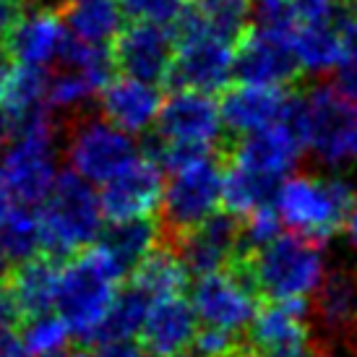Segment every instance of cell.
<instances>
[{
  "mask_svg": "<svg viewBox=\"0 0 357 357\" xmlns=\"http://www.w3.org/2000/svg\"><path fill=\"white\" fill-rule=\"evenodd\" d=\"M126 271L109 256L102 243L81 250L60 266L58 316L68 324L73 337L97 342L109 310L120 295Z\"/></svg>",
  "mask_w": 357,
  "mask_h": 357,
  "instance_id": "cell-1",
  "label": "cell"
},
{
  "mask_svg": "<svg viewBox=\"0 0 357 357\" xmlns=\"http://www.w3.org/2000/svg\"><path fill=\"white\" fill-rule=\"evenodd\" d=\"M225 130L222 107L211 100V94L178 89L162 105L157 141L149 146V157L162 169L172 172L201 154H211Z\"/></svg>",
  "mask_w": 357,
  "mask_h": 357,
  "instance_id": "cell-2",
  "label": "cell"
},
{
  "mask_svg": "<svg viewBox=\"0 0 357 357\" xmlns=\"http://www.w3.org/2000/svg\"><path fill=\"white\" fill-rule=\"evenodd\" d=\"M355 190L339 175H289L282 180L274 199L282 225H287L295 235L307 240L334 238L339 229H347Z\"/></svg>",
  "mask_w": 357,
  "mask_h": 357,
  "instance_id": "cell-3",
  "label": "cell"
},
{
  "mask_svg": "<svg viewBox=\"0 0 357 357\" xmlns=\"http://www.w3.org/2000/svg\"><path fill=\"white\" fill-rule=\"evenodd\" d=\"M258 295L271 303H307L326 279V256L321 243L303 235H279L256 253H243Z\"/></svg>",
  "mask_w": 357,
  "mask_h": 357,
  "instance_id": "cell-4",
  "label": "cell"
},
{
  "mask_svg": "<svg viewBox=\"0 0 357 357\" xmlns=\"http://www.w3.org/2000/svg\"><path fill=\"white\" fill-rule=\"evenodd\" d=\"M295 123L305 149L321 167L344 172L357 167V105L334 86L318 84L298 97Z\"/></svg>",
  "mask_w": 357,
  "mask_h": 357,
  "instance_id": "cell-5",
  "label": "cell"
},
{
  "mask_svg": "<svg viewBox=\"0 0 357 357\" xmlns=\"http://www.w3.org/2000/svg\"><path fill=\"white\" fill-rule=\"evenodd\" d=\"M102 201L89 180L76 172H60L55 188L42 201L40 222L45 235V250L55 261L73 258L94 245L102 229Z\"/></svg>",
  "mask_w": 357,
  "mask_h": 357,
  "instance_id": "cell-6",
  "label": "cell"
},
{
  "mask_svg": "<svg viewBox=\"0 0 357 357\" xmlns=\"http://www.w3.org/2000/svg\"><path fill=\"white\" fill-rule=\"evenodd\" d=\"M225 169L214 154H201L169 172L162 196V225L169 243H178L219 214Z\"/></svg>",
  "mask_w": 357,
  "mask_h": 357,
  "instance_id": "cell-7",
  "label": "cell"
},
{
  "mask_svg": "<svg viewBox=\"0 0 357 357\" xmlns=\"http://www.w3.org/2000/svg\"><path fill=\"white\" fill-rule=\"evenodd\" d=\"M0 178L21 206H42V201L50 196L60 172L55 128L47 115L26 123L0 151Z\"/></svg>",
  "mask_w": 357,
  "mask_h": 357,
  "instance_id": "cell-8",
  "label": "cell"
},
{
  "mask_svg": "<svg viewBox=\"0 0 357 357\" xmlns=\"http://www.w3.org/2000/svg\"><path fill=\"white\" fill-rule=\"evenodd\" d=\"M292 21L284 6L261 10V19L240 40L235 50V76L240 84L250 86H277L300 73V66L292 52Z\"/></svg>",
  "mask_w": 357,
  "mask_h": 357,
  "instance_id": "cell-9",
  "label": "cell"
},
{
  "mask_svg": "<svg viewBox=\"0 0 357 357\" xmlns=\"http://www.w3.org/2000/svg\"><path fill=\"white\" fill-rule=\"evenodd\" d=\"M175 63L169 81L178 89L214 94L227 89L229 79L235 76V45L214 31L204 29L199 21L185 13L175 31Z\"/></svg>",
  "mask_w": 357,
  "mask_h": 357,
  "instance_id": "cell-10",
  "label": "cell"
},
{
  "mask_svg": "<svg viewBox=\"0 0 357 357\" xmlns=\"http://www.w3.org/2000/svg\"><path fill=\"white\" fill-rule=\"evenodd\" d=\"M256 298L258 289L250 277L248 261L245 256H238L232 266L196 279L190 303L204 326L222 328L238 337L256 321Z\"/></svg>",
  "mask_w": 357,
  "mask_h": 357,
  "instance_id": "cell-11",
  "label": "cell"
},
{
  "mask_svg": "<svg viewBox=\"0 0 357 357\" xmlns=\"http://www.w3.org/2000/svg\"><path fill=\"white\" fill-rule=\"evenodd\" d=\"M139 157L136 139L107 118H79L66 139V162L70 172L89 180L91 185H105L118 178Z\"/></svg>",
  "mask_w": 357,
  "mask_h": 357,
  "instance_id": "cell-12",
  "label": "cell"
},
{
  "mask_svg": "<svg viewBox=\"0 0 357 357\" xmlns=\"http://www.w3.org/2000/svg\"><path fill=\"white\" fill-rule=\"evenodd\" d=\"M307 303H268L248 331L250 357H326L305 318Z\"/></svg>",
  "mask_w": 357,
  "mask_h": 357,
  "instance_id": "cell-13",
  "label": "cell"
},
{
  "mask_svg": "<svg viewBox=\"0 0 357 357\" xmlns=\"http://www.w3.org/2000/svg\"><path fill=\"white\" fill-rule=\"evenodd\" d=\"M165 185V169L149 154H144L118 178L102 185V211L112 225L130 219H151V214L162 206Z\"/></svg>",
  "mask_w": 357,
  "mask_h": 357,
  "instance_id": "cell-14",
  "label": "cell"
},
{
  "mask_svg": "<svg viewBox=\"0 0 357 357\" xmlns=\"http://www.w3.org/2000/svg\"><path fill=\"white\" fill-rule=\"evenodd\" d=\"M303 151H305V144H303V136H300L295 115H292L289 120L277 123L266 130L240 136V141L232 149L229 165H238L248 172L282 183L298 167Z\"/></svg>",
  "mask_w": 357,
  "mask_h": 357,
  "instance_id": "cell-15",
  "label": "cell"
},
{
  "mask_svg": "<svg viewBox=\"0 0 357 357\" xmlns=\"http://www.w3.org/2000/svg\"><path fill=\"white\" fill-rule=\"evenodd\" d=\"M175 47H178V42L167 31V26L133 21L115 40L112 58L126 76L157 84V81H169L172 63H175Z\"/></svg>",
  "mask_w": 357,
  "mask_h": 357,
  "instance_id": "cell-16",
  "label": "cell"
},
{
  "mask_svg": "<svg viewBox=\"0 0 357 357\" xmlns=\"http://www.w3.org/2000/svg\"><path fill=\"white\" fill-rule=\"evenodd\" d=\"M225 128L235 136H250L258 130H266L277 123H284L295 115L298 97H289L277 86H250L238 84L225 91L219 102Z\"/></svg>",
  "mask_w": 357,
  "mask_h": 357,
  "instance_id": "cell-17",
  "label": "cell"
},
{
  "mask_svg": "<svg viewBox=\"0 0 357 357\" xmlns=\"http://www.w3.org/2000/svg\"><path fill=\"white\" fill-rule=\"evenodd\" d=\"M190 274H214L232 266V261L243 256V225L232 214H217L206 225L193 229L183 240L172 243Z\"/></svg>",
  "mask_w": 357,
  "mask_h": 357,
  "instance_id": "cell-18",
  "label": "cell"
},
{
  "mask_svg": "<svg viewBox=\"0 0 357 357\" xmlns=\"http://www.w3.org/2000/svg\"><path fill=\"white\" fill-rule=\"evenodd\" d=\"M8 55L16 60V66L26 68H50L52 63H63V55L68 50L70 31L60 10L37 8L21 16L16 29L10 31Z\"/></svg>",
  "mask_w": 357,
  "mask_h": 357,
  "instance_id": "cell-19",
  "label": "cell"
},
{
  "mask_svg": "<svg viewBox=\"0 0 357 357\" xmlns=\"http://www.w3.org/2000/svg\"><path fill=\"white\" fill-rule=\"evenodd\" d=\"M162 94L157 84L133 79V76H118L109 79V84L100 94L102 118H107L112 126L126 130L130 136L146 133L151 126H157L159 112H162Z\"/></svg>",
  "mask_w": 357,
  "mask_h": 357,
  "instance_id": "cell-20",
  "label": "cell"
},
{
  "mask_svg": "<svg viewBox=\"0 0 357 357\" xmlns=\"http://www.w3.org/2000/svg\"><path fill=\"white\" fill-rule=\"evenodd\" d=\"M196 334H199L196 307L190 300L178 295V298L151 303V310L139 337L149 355L169 357L185 352V347L196 342Z\"/></svg>",
  "mask_w": 357,
  "mask_h": 357,
  "instance_id": "cell-21",
  "label": "cell"
},
{
  "mask_svg": "<svg viewBox=\"0 0 357 357\" xmlns=\"http://www.w3.org/2000/svg\"><path fill=\"white\" fill-rule=\"evenodd\" d=\"M316 316L328 337L355 339L357 344V266L328 271L316 292Z\"/></svg>",
  "mask_w": 357,
  "mask_h": 357,
  "instance_id": "cell-22",
  "label": "cell"
},
{
  "mask_svg": "<svg viewBox=\"0 0 357 357\" xmlns=\"http://www.w3.org/2000/svg\"><path fill=\"white\" fill-rule=\"evenodd\" d=\"M10 295L24 318H37L50 313L58 303L60 264L52 256H37L19 264L6 279Z\"/></svg>",
  "mask_w": 357,
  "mask_h": 357,
  "instance_id": "cell-23",
  "label": "cell"
},
{
  "mask_svg": "<svg viewBox=\"0 0 357 357\" xmlns=\"http://www.w3.org/2000/svg\"><path fill=\"white\" fill-rule=\"evenodd\" d=\"M60 16L68 26L70 37L89 45H107L118 40L126 19L120 0H66Z\"/></svg>",
  "mask_w": 357,
  "mask_h": 357,
  "instance_id": "cell-24",
  "label": "cell"
},
{
  "mask_svg": "<svg viewBox=\"0 0 357 357\" xmlns=\"http://www.w3.org/2000/svg\"><path fill=\"white\" fill-rule=\"evenodd\" d=\"M344 24L328 26H292V52L303 73L324 76L337 70L347 60V42H344Z\"/></svg>",
  "mask_w": 357,
  "mask_h": 357,
  "instance_id": "cell-25",
  "label": "cell"
},
{
  "mask_svg": "<svg viewBox=\"0 0 357 357\" xmlns=\"http://www.w3.org/2000/svg\"><path fill=\"white\" fill-rule=\"evenodd\" d=\"M47 89L50 79L40 68L16 66L8 70V79L0 91V109L10 118L26 126L31 120L47 115Z\"/></svg>",
  "mask_w": 357,
  "mask_h": 357,
  "instance_id": "cell-26",
  "label": "cell"
},
{
  "mask_svg": "<svg viewBox=\"0 0 357 357\" xmlns=\"http://www.w3.org/2000/svg\"><path fill=\"white\" fill-rule=\"evenodd\" d=\"M159 240H162V229L154 219H130V222L112 225L100 243L126 274L128 271L133 274L159 248Z\"/></svg>",
  "mask_w": 357,
  "mask_h": 357,
  "instance_id": "cell-27",
  "label": "cell"
},
{
  "mask_svg": "<svg viewBox=\"0 0 357 357\" xmlns=\"http://www.w3.org/2000/svg\"><path fill=\"white\" fill-rule=\"evenodd\" d=\"M188 277H190V271H188V266L183 264V258L178 256V250L172 248V245H167V248L159 245V248L133 271L130 284L139 287L151 303H157V300L183 295V289L188 287Z\"/></svg>",
  "mask_w": 357,
  "mask_h": 357,
  "instance_id": "cell-28",
  "label": "cell"
},
{
  "mask_svg": "<svg viewBox=\"0 0 357 357\" xmlns=\"http://www.w3.org/2000/svg\"><path fill=\"white\" fill-rule=\"evenodd\" d=\"M279 185L282 183H277V180H268L264 175L238 167V165H229L225 169L222 206L227 208V214H232V217L245 219L258 208L274 206Z\"/></svg>",
  "mask_w": 357,
  "mask_h": 357,
  "instance_id": "cell-29",
  "label": "cell"
},
{
  "mask_svg": "<svg viewBox=\"0 0 357 357\" xmlns=\"http://www.w3.org/2000/svg\"><path fill=\"white\" fill-rule=\"evenodd\" d=\"M0 248L16 266L40 256L45 248L40 211H31V206H13L10 217L0 227Z\"/></svg>",
  "mask_w": 357,
  "mask_h": 357,
  "instance_id": "cell-30",
  "label": "cell"
},
{
  "mask_svg": "<svg viewBox=\"0 0 357 357\" xmlns=\"http://www.w3.org/2000/svg\"><path fill=\"white\" fill-rule=\"evenodd\" d=\"M188 16L204 29L235 42L248 34L250 0H190Z\"/></svg>",
  "mask_w": 357,
  "mask_h": 357,
  "instance_id": "cell-31",
  "label": "cell"
},
{
  "mask_svg": "<svg viewBox=\"0 0 357 357\" xmlns=\"http://www.w3.org/2000/svg\"><path fill=\"white\" fill-rule=\"evenodd\" d=\"M149 310L151 300L139 287L130 284V287L120 289L118 300H115V305L109 310L97 342H105V339H133L136 334H141Z\"/></svg>",
  "mask_w": 357,
  "mask_h": 357,
  "instance_id": "cell-32",
  "label": "cell"
},
{
  "mask_svg": "<svg viewBox=\"0 0 357 357\" xmlns=\"http://www.w3.org/2000/svg\"><path fill=\"white\" fill-rule=\"evenodd\" d=\"M21 337L29 357H63L68 352L73 331L58 313H45L29 318L26 326L21 328Z\"/></svg>",
  "mask_w": 357,
  "mask_h": 357,
  "instance_id": "cell-33",
  "label": "cell"
},
{
  "mask_svg": "<svg viewBox=\"0 0 357 357\" xmlns=\"http://www.w3.org/2000/svg\"><path fill=\"white\" fill-rule=\"evenodd\" d=\"M105 84L97 79H91L86 73H81L76 68H66L55 73L50 79V89H47V107L60 109V112H73L81 109L84 105H89V100L100 97Z\"/></svg>",
  "mask_w": 357,
  "mask_h": 357,
  "instance_id": "cell-34",
  "label": "cell"
},
{
  "mask_svg": "<svg viewBox=\"0 0 357 357\" xmlns=\"http://www.w3.org/2000/svg\"><path fill=\"white\" fill-rule=\"evenodd\" d=\"M126 16L139 24L172 26L185 19L190 10V0H120Z\"/></svg>",
  "mask_w": 357,
  "mask_h": 357,
  "instance_id": "cell-35",
  "label": "cell"
},
{
  "mask_svg": "<svg viewBox=\"0 0 357 357\" xmlns=\"http://www.w3.org/2000/svg\"><path fill=\"white\" fill-rule=\"evenodd\" d=\"M292 26H328L344 24V0H287L284 3Z\"/></svg>",
  "mask_w": 357,
  "mask_h": 357,
  "instance_id": "cell-36",
  "label": "cell"
},
{
  "mask_svg": "<svg viewBox=\"0 0 357 357\" xmlns=\"http://www.w3.org/2000/svg\"><path fill=\"white\" fill-rule=\"evenodd\" d=\"M240 344H243V342H238L235 334H227V331H222V328H211V326H201L199 334H196V342H193L199 357H227V355H232Z\"/></svg>",
  "mask_w": 357,
  "mask_h": 357,
  "instance_id": "cell-37",
  "label": "cell"
},
{
  "mask_svg": "<svg viewBox=\"0 0 357 357\" xmlns=\"http://www.w3.org/2000/svg\"><path fill=\"white\" fill-rule=\"evenodd\" d=\"M149 352L144 344L133 342V339H105L97 342V352L94 357H146Z\"/></svg>",
  "mask_w": 357,
  "mask_h": 357,
  "instance_id": "cell-38",
  "label": "cell"
},
{
  "mask_svg": "<svg viewBox=\"0 0 357 357\" xmlns=\"http://www.w3.org/2000/svg\"><path fill=\"white\" fill-rule=\"evenodd\" d=\"M334 89H337L342 97H347L349 102L357 105V58H347L337 68Z\"/></svg>",
  "mask_w": 357,
  "mask_h": 357,
  "instance_id": "cell-39",
  "label": "cell"
},
{
  "mask_svg": "<svg viewBox=\"0 0 357 357\" xmlns=\"http://www.w3.org/2000/svg\"><path fill=\"white\" fill-rule=\"evenodd\" d=\"M0 357H29L21 331L10 324H0Z\"/></svg>",
  "mask_w": 357,
  "mask_h": 357,
  "instance_id": "cell-40",
  "label": "cell"
},
{
  "mask_svg": "<svg viewBox=\"0 0 357 357\" xmlns=\"http://www.w3.org/2000/svg\"><path fill=\"white\" fill-rule=\"evenodd\" d=\"M19 21H21L19 0H0V42L8 40L10 31L16 29Z\"/></svg>",
  "mask_w": 357,
  "mask_h": 357,
  "instance_id": "cell-41",
  "label": "cell"
},
{
  "mask_svg": "<svg viewBox=\"0 0 357 357\" xmlns=\"http://www.w3.org/2000/svg\"><path fill=\"white\" fill-rule=\"evenodd\" d=\"M344 42H347V58H357V0L344 19Z\"/></svg>",
  "mask_w": 357,
  "mask_h": 357,
  "instance_id": "cell-42",
  "label": "cell"
},
{
  "mask_svg": "<svg viewBox=\"0 0 357 357\" xmlns=\"http://www.w3.org/2000/svg\"><path fill=\"white\" fill-rule=\"evenodd\" d=\"M10 211H13V196H10L8 185L3 183V178H0V227L6 225V219L10 217Z\"/></svg>",
  "mask_w": 357,
  "mask_h": 357,
  "instance_id": "cell-43",
  "label": "cell"
},
{
  "mask_svg": "<svg viewBox=\"0 0 357 357\" xmlns=\"http://www.w3.org/2000/svg\"><path fill=\"white\" fill-rule=\"evenodd\" d=\"M347 238L357 248V188H355V201H352V211H349V222H347Z\"/></svg>",
  "mask_w": 357,
  "mask_h": 357,
  "instance_id": "cell-44",
  "label": "cell"
},
{
  "mask_svg": "<svg viewBox=\"0 0 357 357\" xmlns=\"http://www.w3.org/2000/svg\"><path fill=\"white\" fill-rule=\"evenodd\" d=\"M258 3H261V8L266 10V8H282L287 0H258Z\"/></svg>",
  "mask_w": 357,
  "mask_h": 357,
  "instance_id": "cell-45",
  "label": "cell"
},
{
  "mask_svg": "<svg viewBox=\"0 0 357 357\" xmlns=\"http://www.w3.org/2000/svg\"><path fill=\"white\" fill-rule=\"evenodd\" d=\"M6 79H8V68H6V60H3V55H0V91H3V84H6Z\"/></svg>",
  "mask_w": 357,
  "mask_h": 357,
  "instance_id": "cell-46",
  "label": "cell"
},
{
  "mask_svg": "<svg viewBox=\"0 0 357 357\" xmlns=\"http://www.w3.org/2000/svg\"><path fill=\"white\" fill-rule=\"evenodd\" d=\"M8 256H6V253H3V248H0V279L6 277V268H8Z\"/></svg>",
  "mask_w": 357,
  "mask_h": 357,
  "instance_id": "cell-47",
  "label": "cell"
},
{
  "mask_svg": "<svg viewBox=\"0 0 357 357\" xmlns=\"http://www.w3.org/2000/svg\"><path fill=\"white\" fill-rule=\"evenodd\" d=\"M63 357H94V355H89V352H84V349H68Z\"/></svg>",
  "mask_w": 357,
  "mask_h": 357,
  "instance_id": "cell-48",
  "label": "cell"
},
{
  "mask_svg": "<svg viewBox=\"0 0 357 357\" xmlns=\"http://www.w3.org/2000/svg\"><path fill=\"white\" fill-rule=\"evenodd\" d=\"M227 357H250V355H248V349H245V344H240V347L235 349L232 355H227Z\"/></svg>",
  "mask_w": 357,
  "mask_h": 357,
  "instance_id": "cell-49",
  "label": "cell"
},
{
  "mask_svg": "<svg viewBox=\"0 0 357 357\" xmlns=\"http://www.w3.org/2000/svg\"><path fill=\"white\" fill-rule=\"evenodd\" d=\"M169 357H199V355H185V352H180V355H169Z\"/></svg>",
  "mask_w": 357,
  "mask_h": 357,
  "instance_id": "cell-50",
  "label": "cell"
}]
</instances>
